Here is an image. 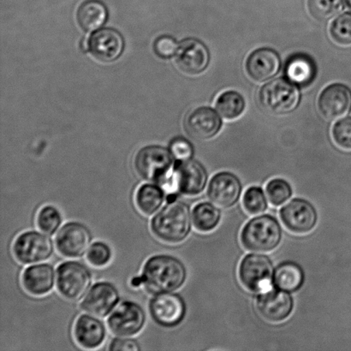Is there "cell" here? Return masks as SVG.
<instances>
[{"instance_id":"6da1fadb","label":"cell","mask_w":351,"mask_h":351,"mask_svg":"<svg viewBox=\"0 0 351 351\" xmlns=\"http://www.w3.org/2000/svg\"><path fill=\"white\" fill-rule=\"evenodd\" d=\"M187 280V269L178 258L170 254H156L144 263L142 274L132 281L136 287L143 285L153 294L174 292Z\"/></svg>"},{"instance_id":"7a4b0ae2","label":"cell","mask_w":351,"mask_h":351,"mask_svg":"<svg viewBox=\"0 0 351 351\" xmlns=\"http://www.w3.org/2000/svg\"><path fill=\"white\" fill-rule=\"evenodd\" d=\"M192 215L189 206L179 201H169L151 220L154 235L165 243H179L191 232Z\"/></svg>"},{"instance_id":"3957f363","label":"cell","mask_w":351,"mask_h":351,"mask_svg":"<svg viewBox=\"0 0 351 351\" xmlns=\"http://www.w3.org/2000/svg\"><path fill=\"white\" fill-rule=\"evenodd\" d=\"M283 230L276 218L269 215L254 217L245 223L240 234V242L247 251L268 253L280 245Z\"/></svg>"},{"instance_id":"277c9868","label":"cell","mask_w":351,"mask_h":351,"mask_svg":"<svg viewBox=\"0 0 351 351\" xmlns=\"http://www.w3.org/2000/svg\"><path fill=\"white\" fill-rule=\"evenodd\" d=\"M208 173L204 167L198 161L188 160L176 165L162 187L170 197L176 193L192 197L204 191Z\"/></svg>"},{"instance_id":"5b68a950","label":"cell","mask_w":351,"mask_h":351,"mask_svg":"<svg viewBox=\"0 0 351 351\" xmlns=\"http://www.w3.org/2000/svg\"><path fill=\"white\" fill-rule=\"evenodd\" d=\"M174 157L171 151L160 146H147L137 153L134 161L141 178L163 186L174 168Z\"/></svg>"},{"instance_id":"8992f818","label":"cell","mask_w":351,"mask_h":351,"mask_svg":"<svg viewBox=\"0 0 351 351\" xmlns=\"http://www.w3.org/2000/svg\"><path fill=\"white\" fill-rule=\"evenodd\" d=\"M259 101L265 111L274 115H285L298 108L300 92L291 82L284 78L275 79L261 88Z\"/></svg>"},{"instance_id":"52a82bcc","label":"cell","mask_w":351,"mask_h":351,"mask_svg":"<svg viewBox=\"0 0 351 351\" xmlns=\"http://www.w3.org/2000/svg\"><path fill=\"white\" fill-rule=\"evenodd\" d=\"M91 284L90 270L79 261H64L57 267V290L67 300L78 301L84 298Z\"/></svg>"},{"instance_id":"ba28073f","label":"cell","mask_w":351,"mask_h":351,"mask_svg":"<svg viewBox=\"0 0 351 351\" xmlns=\"http://www.w3.org/2000/svg\"><path fill=\"white\" fill-rule=\"evenodd\" d=\"M274 267L269 257L261 254H249L241 261L239 278L247 291L259 293L274 283Z\"/></svg>"},{"instance_id":"9c48e42d","label":"cell","mask_w":351,"mask_h":351,"mask_svg":"<svg viewBox=\"0 0 351 351\" xmlns=\"http://www.w3.org/2000/svg\"><path fill=\"white\" fill-rule=\"evenodd\" d=\"M54 252L53 240L47 234L27 230L14 240L12 254L19 263L33 265L49 260Z\"/></svg>"},{"instance_id":"30bf717a","label":"cell","mask_w":351,"mask_h":351,"mask_svg":"<svg viewBox=\"0 0 351 351\" xmlns=\"http://www.w3.org/2000/svg\"><path fill=\"white\" fill-rule=\"evenodd\" d=\"M146 313L142 306L132 301L120 302L108 319L110 331L116 337H134L145 326Z\"/></svg>"},{"instance_id":"8fae6325","label":"cell","mask_w":351,"mask_h":351,"mask_svg":"<svg viewBox=\"0 0 351 351\" xmlns=\"http://www.w3.org/2000/svg\"><path fill=\"white\" fill-rule=\"evenodd\" d=\"M280 217L285 228L295 235L311 233L318 222V213L314 205L302 198L292 199L282 206Z\"/></svg>"},{"instance_id":"7c38bea8","label":"cell","mask_w":351,"mask_h":351,"mask_svg":"<svg viewBox=\"0 0 351 351\" xmlns=\"http://www.w3.org/2000/svg\"><path fill=\"white\" fill-rule=\"evenodd\" d=\"M92 234L84 223L71 221L65 223L55 237L58 252L65 258H80L91 245Z\"/></svg>"},{"instance_id":"4fadbf2b","label":"cell","mask_w":351,"mask_h":351,"mask_svg":"<svg viewBox=\"0 0 351 351\" xmlns=\"http://www.w3.org/2000/svg\"><path fill=\"white\" fill-rule=\"evenodd\" d=\"M151 317L158 325L173 328L180 325L186 315L184 298L174 292L156 294L149 302Z\"/></svg>"},{"instance_id":"5bb4252c","label":"cell","mask_w":351,"mask_h":351,"mask_svg":"<svg viewBox=\"0 0 351 351\" xmlns=\"http://www.w3.org/2000/svg\"><path fill=\"white\" fill-rule=\"evenodd\" d=\"M256 308L265 321L278 324L290 317L294 309V299L290 292L269 288L261 292Z\"/></svg>"},{"instance_id":"9a60e30c","label":"cell","mask_w":351,"mask_h":351,"mask_svg":"<svg viewBox=\"0 0 351 351\" xmlns=\"http://www.w3.org/2000/svg\"><path fill=\"white\" fill-rule=\"evenodd\" d=\"M120 302L118 288L108 281H101L89 289L81 302V308L96 317L105 318Z\"/></svg>"},{"instance_id":"2e32d148","label":"cell","mask_w":351,"mask_h":351,"mask_svg":"<svg viewBox=\"0 0 351 351\" xmlns=\"http://www.w3.org/2000/svg\"><path fill=\"white\" fill-rule=\"evenodd\" d=\"M242 191V184L235 174L221 171L211 178L206 194L213 204L219 208H230L239 201Z\"/></svg>"},{"instance_id":"e0dca14e","label":"cell","mask_w":351,"mask_h":351,"mask_svg":"<svg viewBox=\"0 0 351 351\" xmlns=\"http://www.w3.org/2000/svg\"><path fill=\"white\" fill-rule=\"evenodd\" d=\"M210 55L208 47L196 39H187L179 45L176 61L184 73L195 75L202 73L208 66Z\"/></svg>"},{"instance_id":"ac0fdd59","label":"cell","mask_w":351,"mask_h":351,"mask_svg":"<svg viewBox=\"0 0 351 351\" xmlns=\"http://www.w3.org/2000/svg\"><path fill=\"white\" fill-rule=\"evenodd\" d=\"M318 108L326 119L342 118L351 110L350 89L340 84L328 86L319 95Z\"/></svg>"},{"instance_id":"d6986e66","label":"cell","mask_w":351,"mask_h":351,"mask_svg":"<svg viewBox=\"0 0 351 351\" xmlns=\"http://www.w3.org/2000/svg\"><path fill=\"white\" fill-rule=\"evenodd\" d=\"M24 291L33 297L40 298L50 293L56 285L54 268L48 263H37L27 267L21 276Z\"/></svg>"},{"instance_id":"ffe728a7","label":"cell","mask_w":351,"mask_h":351,"mask_svg":"<svg viewBox=\"0 0 351 351\" xmlns=\"http://www.w3.org/2000/svg\"><path fill=\"white\" fill-rule=\"evenodd\" d=\"M104 323L95 315L82 314L75 319L73 326L75 341L82 348L95 350L99 348L106 339Z\"/></svg>"},{"instance_id":"44dd1931","label":"cell","mask_w":351,"mask_h":351,"mask_svg":"<svg viewBox=\"0 0 351 351\" xmlns=\"http://www.w3.org/2000/svg\"><path fill=\"white\" fill-rule=\"evenodd\" d=\"M123 47L125 43L121 34L112 29L98 30L88 40V50L93 56L103 62L118 60Z\"/></svg>"},{"instance_id":"7402d4cb","label":"cell","mask_w":351,"mask_h":351,"mask_svg":"<svg viewBox=\"0 0 351 351\" xmlns=\"http://www.w3.org/2000/svg\"><path fill=\"white\" fill-rule=\"evenodd\" d=\"M278 54L271 48H259L247 57L246 72L253 81L263 82L273 78L280 70Z\"/></svg>"},{"instance_id":"603a6c76","label":"cell","mask_w":351,"mask_h":351,"mask_svg":"<svg viewBox=\"0 0 351 351\" xmlns=\"http://www.w3.org/2000/svg\"><path fill=\"white\" fill-rule=\"evenodd\" d=\"M185 127L189 135L193 138L208 140L219 132L221 119L213 109L199 108L189 113Z\"/></svg>"},{"instance_id":"cb8c5ba5","label":"cell","mask_w":351,"mask_h":351,"mask_svg":"<svg viewBox=\"0 0 351 351\" xmlns=\"http://www.w3.org/2000/svg\"><path fill=\"white\" fill-rule=\"evenodd\" d=\"M167 195L166 191L160 184L154 182L143 184L136 192V208L144 215H156L166 201Z\"/></svg>"},{"instance_id":"d4e9b609","label":"cell","mask_w":351,"mask_h":351,"mask_svg":"<svg viewBox=\"0 0 351 351\" xmlns=\"http://www.w3.org/2000/svg\"><path fill=\"white\" fill-rule=\"evenodd\" d=\"M289 81L297 86L305 87L315 80L316 66L308 55L295 54L287 60L285 70Z\"/></svg>"},{"instance_id":"484cf974","label":"cell","mask_w":351,"mask_h":351,"mask_svg":"<svg viewBox=\"0 0 351 351\" xmlns=\"http://www.w3.org/2000/svg\"><path fill=\"white\" fill-rule=\"evenodd\" d=\"M304 280L305 275L302 268L291 261H285L278 265L274 271V287L290 293L300 290Z\"/></svg>"},{"instance_id":"4316f807","label":"cell","mask_w":351,"mask_h":351,"mask_svg":"<svg viewBox=\"0 0 351 351\" xmlns=\"http://www.w3.org/2000/svg\"><path fill=\"white\" fill-rule=\"evenodd\" d=\"M77 19L82 29L92 32L98 30L108 19V10L99 0H87L79 7Z\"/></svg>"},{"instance_id":"83f0119b","label":"cell","mask_w":351,"mask_h":351,"mask_svg":"<svg viewBox=\"0 0 351 351\" xmlns=\"http://www.w3.org/2000/svg\"><path fill=\"white\" fill-rule=\"evenodd\" d=\"M191 215L193 226L202 233L213 232L221 220V213L213 202L198 203L193 208Z\"/></svg>"},{"instance_id":"f1b7e54d","label":"cell","mask_w":351,"mask_h":351,"mask_svg":"<svg viewBox=\"0 0 351 351\" xmlns=\"http://www.w3.org/2000/svg\"><path fill=\"white\" fill-rule=\"evenodd\" d=\"M215 106L217 112L222 118L234 120L243 114L246 108V102L239 92L230 90L219 95Z\"/></svg>"},{"instance_id":"f546056e","label":"cell","mask_w":351,"mask_h":351,"mask_svg":"<svg viewBox=\"0 0 351 351\" xmlns=\"http://www.w3.org/2000/svg\"><path fill=\"white\" fill-rule=\"evenodd\" d=\"M62 222H63L62 213L55 206H44L37 213L36 226L40 232L47 235H54L58 228H60Z\"/></svg>"},{"instance_id":"4dcf8cb0","label":"cell","mask_w":351,"mask_h":351,"mask_svg":"<svg viewBox=\"0 0 351 351\" xmlns=\"http://www.w3.org/2000/svg\"><path fill=\"white\" fill-rule=\"evenodd\" d=\"M267 201L263 189L259 186H250L243 195V208L250 215H261L267 209Z\"/></svg>"},{"instance_id":"1f68e13d","label":"cell","mask_w":351,"mask_h":351,"mask_svg":"<svg viewBox=\"0 0 351 351\" xmlns=\"http://www.w3.org/2000/svg\"><path fill=\"white\" fill-rule=\"evenodd\" d=\"M308 8L314 19L328 21L342 12L343 0H308Z\"/></svg>"},{"instance_id":"d6a6232c","label":"cell","mask_w":351,"mask_h":351,"mask_svg":"<svg viewBox=\"0 0 351 351\" xmlns=\"http://www.w3.org/2000/svg\"><path fill=\"white\" fill-rule=\"evenodd\" d=\"M293 195L290 182L283 178L271 179L266 185V195L268 202L274 206H280L287 202Z\"/></svg>"},{"instance_id":"836d02e7","label":"cell","mask_w":351,"mask_h":351,"mask_svg":"<svg viewBox=\"0 0 351 351\" xmlns=\"http://www.w3.org/2000/svg\"><path fill=\"white\" fill-rule=\"evenodd\" d=\"M330 36L335 43L341 46L351 45V13H343L333 21Z\"/></svg>"},{"instance_id":"e575fe53","label":"cell","mask_w":351,"mask_h":351,"mask_svg":"<svg viewBox=\"0 0 351 351\" xmlns=\"http://www.w3.org/2000/svg\"><path fill=\"white\" fill-rule=\"evenodd\" d=\"M112 251L111 247L105 242L97 241L92 243L88 247L86 260L91 266L95 267H104L111 263Z\"/></svg>"},{"instance_id":"d590c367","label":"cell","mask_w":351,"mask_h":351,"mask_svg":"<svg viewBox=\"0 0 351 351\" xmlns=\"http://www.w3.org/2000/svg\"><path fill=\"white\" fill-rule=\"evenodd\" d=\"M332 136L333 142L339 149L351 150V118L339 120L332 127Z\"/></svg>"},{"instance_id":"8d00e7d4","label":"cell","mask_w":351,"mask_h":351,"mask_svg":"<svg viewBox=\"0 0 351 351\" xmlns=\"http://www.w3.org/2000/svg\"><path fill=\"white\" fill-rule=\"evenodd\" d=\"M178 48L177 41L173 37L168 36L158 38L154 45V51L158 56L162 58L174 56L177 53Z\"/></svg>"},{"instance_id":"74e56055","label":"cell","mask_w":351,"mask_h":351,"mask_svg":"<svg viewBox=\"0 0 351 351\" xmlns=\"http://www.w3.org/2000/svg\"><path fill=\"white\" fill-rule=\"evenodd\" d=\"M170 151L174 159L178 161L191 160L193 156L191 144L184 139L178 138L171 143Z\"/></svg>"},{"instance_id":"f35d334b","label":"cell","mask_w":351,"mask_h":351,"mask_svg":"<svg viewBox=\"0 0 351 351\" xmlns=\"http://www.w3.org/2000/svg\"><path fill=\"white\" fill-rule=\"evenodd\" d=\"M112 351H139L142 350L140 343L132 337H118L112 340L108 347Z\"/></svg>"},{"instance_id":"ab89813d","label":"cell","mask_w":351,"mask_h":351,"mask_svg":"<svg viewBox=\"0 0 351 351\" xmlns=\"http://www.w3.org/2000/svg\"><path fill=\"white\" fill-rule=\"evenodd\" d=\"M347 6L349 7V9L351 10V0H346Z\"/></svg>"}]
</instances>
